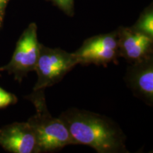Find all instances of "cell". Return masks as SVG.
Wrapping results in <instances>:
<instances>
[{
  "instance_id": "cell-8",
  "label": "cell",
  "mask_w": 153,
  "mask_h": 153,
  "mask_svg": "<svg viewBox=\"0 0 153 153\" xmlns=\"http://www.w3.org/2000/svg\"><path fill=\"white\" fill-rule=\"evenodd\" d=\"M116 30L119 56L129 63L133 64L153 55V39L130 27L120 26Z\"/></svg>"
},
{
  "instance_id": "cell-11",
  "label": "cell",
  "mask_w": 153,
  "mask_h": 153,
  "mask_svg": "<svg viewBox=\"0 0 153 153\" xmlns=\"http://www.w3.org/2000/svg\"><path fill=\"white\" fill-rule=\"evenodd\" d=\"M18 101L16 96L14 94L7 91L0 87V108L16 104Z\"/></svg>"
},
{
  "instance_id": "cell-2",
  "label": "cell",
  "mask_w": 153,
  "mask_h": 153,
  "mask_svg": "<svg viewBox=\"0 0 153 153\" xmlns=\"http://www.w3.org/2000/svg\"><path fill=\"white\" fill-rule=\"evenodd\" d=\"M26 98L33 103L36 114L28 118L37 135L41 152H53L70 145H76L60 118L53 117L48 109L44 89L33 90Z\"/></svg>"
},
{
  "instance_id": "cell-3",
  "label": "cell",
  "mask_w": 153,
  "mask_h": 153,
  "mask_svg": "<svg viewBox=\"0 0 153 153\" xmlns=\"http://www.w3.org/2000/svg\"><path fill=\"white\" fill-rule=\"evenodd\" d=\"M79 60L74 53L59 48H49L41 43L35 72L38 76L33 90L44 89L55 85L74 67Z\"/></svg>"
},
{
  "instance_id": "cell-9",
  "label": "cell",
  "mask_w": 153,
  "mask_h": 153,
  "mask_svg": "<svg viewBox=\"0 0 153 153\" xmlns=\"http://www.w3.org/2000/svg\"><path fill=\"white\" fill-rule=\"evenodd\" d=\"M132 30L153 39V8L152 4L146 7L133 26Z\"/></svg>"
},
{
  "instance_id": "cell-5",
  "label": "cell",
  "mask_w": 153,
  "mask_h": 153,
  "mask_svg": "<svg viewBox=\"0 0 153 153\" xmlns=\"http://www.w3.org/2000/svg\"><path fill=\"white\" fill-rule=\"evenodd\" d=\"M73 53L79 60V65L105 67L111 62L118 64L120 56L117 30L87 38Z\"/></svg>"
},
{
  "instance_id": "cell-6",
  "label": "cell",
  "mask_w": 153,
  "mask_h": 153,
  "mask_svg": "<svg viewBox=\"0 0 153 153\" xmlns=\"http://www.w3.org/2000/svg\"><path fill=\"white\" fill-rule=\"evenodd\" d=\"M0 146L12 153H40L37 135L26 122H14L0 128Z\"/></svg>"
},
{
  "instance_id": "cell-1",
  "label": "cell",
  "mask_w": 153,
  "mask_h": 153,
  "mask_svg": "<svg viewBox=\"0 0 153 153\" xmlns=\"http://www.w3.org/2000/svg\"><path fill=\"white\" fill-rule=\"evenodd\" d=\"M59 118L76 145L91 147L98 153H127L125 134L111 118L76 108L65 111Z\"/></svg>"
},
{
  "instance_id": "cell-4",
  "label": "cell",
  "mask_w": 153,
  "mask_h": 153,
  "mask_svg": "<svg viewBox=\"0 0 153 153\" xmlns=\"http://www.w3.org/2000/svg\"><path fill=\"white\" fill-rule=\"evenodd\" d=\"M38 27L30 23L19 37L11 60L6 65L0 67V72L6 71L13 74L15 79L22 82L30 72L35 71L40 45L38 40Z\"/></svg>"
},
{
  "instance_id": "cell-7",
  "label": "cell",
  "mask_w": 153,
  "mask_h": 153,
  "mask_svg": "<svg viewBox=\"0 0 153 153\" xmlns=\"http://www.w3.org/2000/svg\"><path fill=\"white\" fill-rule=\"evenodd\" d=\"M128 87L145 104H153V55L131 64L126 74Z\"/></svg>"
},
{
  "instance_id": "cell-10",
  "label": "cell",
  "mask_w": 153,
  "mask_h": 153,
  "mask_svg": "<svg viewBox=\"0 0 153 153\" xmlns=\"http://www.w3.org/2000/svg\"><path fill=\"white\" fill-rule=\"evenodd\" d=\"M70 16L74 15V0H47Z\"/></svg>"
},
{
  "instance_id": "cell-12",
  "label": "cell",
  "mask_w": 153,
  "mask_h": 153,
  "mask_svg": "<svg viewBox=\"0 0 153 153\" xmlns=\"http://www.w3.org/2000/svg\"><path fill=\"white\" fill-rule=\"evenodd\" d=\"M10 0H0V30L2 28L4 20L6 9Z\"/></svg>"
}]
</instances>
